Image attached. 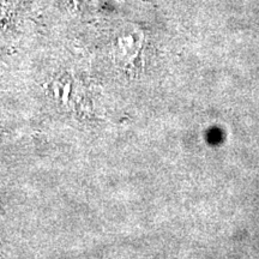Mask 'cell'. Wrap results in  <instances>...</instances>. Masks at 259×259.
Returning a JSON list of instances; mask_svg holds the SVG:
<instances>
[{
    "mask_svg": "<svg viewBox=\"0 0 259 259\" xmlns=\"http://www.w3.org/2000/svg\"><path fill=\"white\" fill-rule=\"evenodd\" d=\"M69 92H70V84H67V85L65 87V95H64V101H66V100H67V95H69Z\"/></svg>",
    "mask_w": 259,
    "mask_h": 259,
    "instance_id": "1",
    "label": "cell"
}]
</instances>
